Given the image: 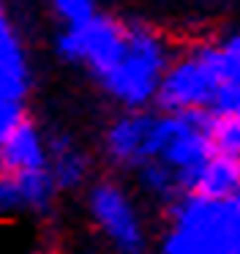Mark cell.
<instances>
[{
  "mask_svg": "<svg viewBox=\"0 0 240 254\" xmlns=\"http://www.w3.org/2000/svg\"><path fill=\"white\" fill-rule=\"evenodd\" d=\"M19 186L22 197H25L27 213H49L58 197V186H55L49 170H36V172H19Z\"/></svg>",
  "mask_w": 240,
  "mask_h": 254,
  "instance_id": "7c38bea8",
  "label": "cell"
},
{
  "mask_svg": "<svg viewBox=\"0 0 240 254\" xmlns=\"http://www.w3.org/2000/svg\"><path fill=\"white\" fill-rule=\"evenodd\" d=\"M3 164L5 172L19 175V172H36V170H49V148L47 137L38 131V126L27 118L3 145Z\"/></svg>",
  "mask_w": 240,
  "mask_h": 254,
  "instance_id": "ba28073f",
  "label": "cell"
},
{
  "mask_svg": "<svg viewBox=\"0 0 240 254\" xmlns=\"http://www.w3.org/2000/svg\"><path fill=\"white\" fill-rule=\"evenodd\" d=\"M63 28H79L98 14V0H49Z\"/></svg>",
  "mask_w": 240,
  "mask_h": 254,
  "instance_id": "5bb4252c",
  "label": "cell"
},
{
  "mask_svg": "<svg viewBox=\"0 0 240 254\" xmlns=\"http://www.w3.org/2000/svg\"><path fill=\"white\" fill-rule=\"evenodd\" d=\"M49 148V175H52L58 191H74L85 186L90 175V161L85 150L68 137V134H52L47 139Z\"/></svg>",
  "mask_w": 240,
  "mask_h": 254,
  "instance_id": "9c48e42d",
  "label": "cell"
},
{
  "mask_svg": "<svg viewBox=\"0 0 240 254\" xmlns=\"http://www.w3.org/2000/svg\"><path fill=\"white\" fill-rule=\"evenodd\" d=\"M167 219L158 254H240V197L213 202L180 194L167 205Z\"/></svg>",
  "mask_w": 240,
  "mask_h": 254,
  "instance_id": "6da1fadb",
  "label": "cell"
},
{
  "mask_svg": "<svg viewBox=\"0 0 240 254\" xmlns=\"http://www.w3.org/2000/svg\"><path fill=\"white\" fill-rule=\"evenodd\" d=\"M36 254H47V252H36Z\"/></svg>",
  "mask_w": 240,
  "mask_h": 254,
  "instance_id": "e0dca14e",
  "label": "cell"
},
{
  "mask_svg": "<svg viewBox=\"0 0 240 254\" xmlns=\"http://www.w3.org/2000/svg\"><path fill=\"white\" fill-rule=\"evenodd\" d=\"M19 213H27L19 178L5 172V175H0V219H11Z\"/></svg>",
  "mask_w": 240,
  "mask_h": 254,
  "instance_id": "9a60e30c",
  "label": "cell"
},
{
  "mask_svg": "<svg viewBox=\"0 0 240 254\" xmlns=\"http://www.w3.org/2000/svg\"><path fill=\"white\" fill-rule=\"evenodd\" d=\"M27 121L25 101H0V145Z\"/></svg>",
  "mask_w": 240,
  "mask_h": 254,
  "instance_id": "2e32d148",
  "label": "cell"
},
{
  "mask_svg": "<svg viewBox=\"0 0 240 254\" xmlns=\"http://www.w3.org/2000/svg\"><path fill=\"white\" fill-rule=\"evenodd\" d=\"M30 93V66L16 30L0 6V101H25Z\"/></svg>",
  "mask_w": 240,
  "mask_h": 254,
  "instance_id": "52a82bcc",
  "label": "cell"
},
{
  "mask_svg": "<svg viewBox=\"0 0 240 254\" xmlns=\"http://www.w3.org/2000/svg\"><path fill=\"white\" fill-rule=\"evenodd\" d=\"M172 61V50L158 30H153L145 22H128L125 58L98 85L125 112H142L147 110V104H156L161 79Z\"/></svg>",
  "mask_w": 240,
  "mask_h": 254,
  "instance_id": "7a4b0ae2",
  "label": "cell"
},
{
  "mask_svg": "<svg viewBox=\"0 0 240 254\" xmlns=\"http://www.w3.org/2000/svg\"><path fill=\"white\" fill-rule=\"evenodd\" d=\"M134 178H136L139 191H145L150 199L161 202L164 208L172 205L175 199L180 197L178 178H175V172L169 170L164 161H145V164H139L134 170Z\"/></svg>",
  "mask_w": 240,
  "mask_h": 254,
  "instance_id": "8fae6325",
  "label": "cell"
},
{
  "mask_svg": "<svg viewBox=\"0 0 240 254\" xmlns=\"http://www.w3.org/2000/svg\"><path fill=\"white\" fill-rule=\"evenodd\" d=\"M191 194H199V197L213 199V202H227V199L240 197V159L216 153L202 167Z\"/></svg>",
  "mask_w": 240,
  "mask_h": 254,
  "instance_id": "30bf717a",
  "label": "cell"
},
{
  "mask_svg": "<svg viewBox=\"0 0 240 254\" xmlns=\"http://www.w3.org/2000/svg\"><path fill=\"white\" fill-rule=\"evenodd\" d=\"M218 90H221V79L213 74V68L202 61V55L194 47L169 63L156 96V107L158 112H167V115L210 110Z\"/></svg>",
  "mask_w": 240,
  "mask_h": 254,
  "instance_id": "5b68a950",
  "label": "cell"
},
{
  "mask_svg": "<svg viewBox=\"0 0 240 254\" xmlns=\"http://www.w3.org/2000/svg\"><path fill=\"white\" fill-rule=\"evenodd\" d=\"M199 3H207V0H199Z\"/></svg>",
  "mask_w": 240,
  "mask_h": 254,
  "instance_id": "ac0fdd59",
  "label": "cell"
},
{
  "mask_svg": "<svg viewBox=\"0 0 240 254\" xmlns=\"http://www.w3.org/2000/svg\"><path fill=\"white\" fill-rule=\"evenodd\" d=\"M156 112H123L115 118L104 131V153L109 164L131 167L136 170L147 161V145H150V128Z\"/></svg>",
  "mask_w": 240,
  "mask_h": 254,
  "instance_id": "8992f818",
  "label": "cell"
},
{
  "mask_svg": "<svg viewBox=\"0 0 240 254\" xmlns=\"http://www.w3.org/2000/svg\"><path fill=\"white\" fill-rule=\"evenodd\" d=\"M87 213L115 254H147V232L131 194L115 181H96L87 189Z\"/></svg>",
  "mask_w": 240,
  "mask_h": 254,
  "instance_id": "277c9868",
  "label": "cell"
},
{
  "mask_svg": "<svg viewBox=\"0 0 240 254\" xmlns=\"http://www.w3.org/2000/svg\"><path fill=\"white\" fill-rule=\"evenodd\" d=\"M210 142L218 156L240 159V118L238 115H213Z\"/></svg>",
  "mask_w": 240,
  "mask_h": 254,
  "instance_id": "4fadbf2b",
  "label": "cell"
},
{
  "mask_svg": "<svg viewBox=\"0 0 240 254\" xmlns=\"http://www.w3.org/2000/svg\"><path fill=\"white\" fill-rule=\"evenodd\" d=\"M128 50V22L98 11L79 28H63L55 39V52L65 63H79L101 82L120 66Z\"/></svg>",
  "mask_w": 240,
  "mask_h": 254,
  "instance_id": "3957f363",
  "label": "cell"
}]
</instances>
